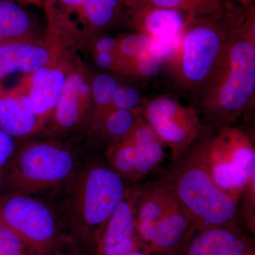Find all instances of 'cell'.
<instances>
[{
    "instance_id": "obj_6",
    "label": "cell",
    "mask_w": 255,
    "mask_h": 255,
    "mask_svg": "<svg viewBox=\"0 0 255 255\" xmlns=\"http://www.w3.org/2000/svg\"><path fill=\"white\" fill-rule=\"evenodd\" d=\"M0 224L14 233L34 255H60L61 241L54 216L41 201L15 195L0 211Z\"/></svg>"
},
{
    "instance_id": "obj_18",
    "label": "cell",
    "mask_w": 255,
    "mask_h": 255,
    "mask_svg": "<svg viewBox=\"0 0 255 255\" xmlns=\"http://www.w3.org/2000/svg\"><path fill=\"white\" fill-rule=\"evenodd\" d=\"M107 157L111 168L124 179L139 180L157 169L140 148L124 140L109 146Z\"/></svg>"
},
{
    "instance_id": "obj_25",
    "label": "cell",
    "mask_w": 255,
    "mask_h": 255,
    "mask_svg": "<svg viewBox=\"0 0 255 255\" xmlns=\"http://www.w3.org/2000/svg\"><path fill=\"white\" fill-rule=\"evenodd\" d=\"M153 43V38L138 32L117 37V65L114 73L117 74L124 64L151 48Z\"/></svg>"
},
{
    "instance_id": "obj_14",
    "label": "cell",
    "mask_w": 255,
    "mask_h": 255,
    "mask_svg": "<svg viewBox=\"0 0 255 255\" xmlns=\"http://www.w3.org/2000/svg\"><path fill=\"white\" fill-rule=\"evenodd\" d=\"M34 14L12 0H0V46L44 41Z\"/></svg>"
},
{
    "instance_id": "obj_15",
    "label": "cell",
    "mask_w": 255,
    "mask_h": 255,
    "mask_svg": "<svg viewBox=\"0 0 255 255\" xmlns=\"http://www.w3.org/2000/svg\"><path fill=\"white\" fill-rule=\"evenodd\" d=\"M140 187L127 188L123 200L114 211L97 242L95 255H106L124 240L133 236Z\"/></svg>"
},
{
    "instance_id": "obj_3",
    "label": "cell",
    "mask_w": 255,
    "mask_h": 255,
    "mask_svg": "<svg viewBox=\"0 0 255 255\" xmlns=\"http://www.w3.org/2000/svg\"><path fill=\"white\" fill-rule=\"evenodd\" d=\"M162 180L199 227L234 224L238 200L218 187L195 145L173 161Z\"/></svg>"
},
{
    "instance_id": "obj_32",
    "label": "cell",
    "mask_w": 255,
    "mask_h": 255,
    "mask_svg": "<svg viewBox=\"0 0 255 255\" xmlns=\"http://www.w3.org/2000/svg\"><path fill=\"white\" fill-rule=\"evenodd\" d=\"M122 255H146L145 253H142V252L137 251L136 250L135 251H132L130 252V253H128L127 254Z\"/></svg>"
},
{
    "instance_id": "obj_1",
    "label": "cell",
    "mask_w": 255,
    "mask_h": 255,
    "mask_svg": "<svg viewBox=\"0 0 255 255\" xmlns=\"http://www.w3.org/2000/svg\"><path fill=\"white\" fill-rule=\"evenodd\" d=\"M246 10L229 1L213 14L187 16L180 45L171 60L176 85L195 102L221 66Z\"/></svg>"
},
{
    "instance_id": "obj_17",
    "label": "cell",
    "mask_w": 255,
    "mask_h": 255,
    "mask_svg": "<svg viewBox=\"0 0 255 255\" xmlns=\"http://www.w3.org/2000/svg\"><path fill=\"white\" fill-rule=\"evenodd\" d=\"M196 227L195 218L177 199L157 225L150 243L157 251H172Z\"/></svg>"
},
{
    "instance_id": "obj_24",
    "label": "cell",
    "mask_w": 255,
    "mask_h": 255,
    "mask_svg": "<svg viewBox=\"0 0 255 255\" xmlns=\"http://www.w3.org/2000/svg\"><path fill=\"white\" fill-rule=\"evenodd\" d=\"M82 51L91 56L97 68L115 73L117 65V37L107 33H100L92 37Z\"/></svg>"
},
{
    "instance_id": "obj_28",
    "label": "cell",
    "mask_w": 255,
    "mask_h": 255,
    "mask_svg": "<svg viewBox=\"0 0 255 255\" xmlns=\"http://www.w3.org/2000/svg\"><path fill=\"white\" fill-rule=\"evenodd\" d=\"M14 138L0 128V167L6 163L14 152Z\"/></svg>"
},
{
    "instance_id": "obj_22",
    "label": "cell",
    "mask_w": 255,
    "mask_h": 255,
    "mask_svg": "<svg viewBox=\"0 0 255 255\" xmlns=\"http://www.w3.org/2000/svg\"><path fill=\"white\" fill-rule=\"evenodd\" d=\"M121 85L122 83L117 74L92 71V112L85 127L110 112L114 95Z\"/></svg>"
},
{
    "instance_id": "obj_7",
    "label": "cell",
    "mask_w": 255,
    "mask_h": 255,
    "mask_svg": "<svg viewBox=\"0 0 255 255\" xmlns=\"http://www.w3.org/2000/svg\"><path fill=\"white\" fill-rule=\"evenodd\" d=\"M142 117L177 160L194 145L204 130L199 111L185 106L173 96L160 95L142 104Z\"/></svg>"
},
{
    "instance_id": "obj_19",
    "label": "cell",
    "mask_w": 255,
    "mask_h": 255,
    "mask_svg": "<svg viewBox=\"0 0 255 255\" xmlns=\"http://www.w3.org/2000/svg\"><path fill=\"white\" fill-rule=\"evenodd\" d=\"M142 116L141 107L134 110H112L86 128L90 133L110 145L127 137Z\"/></svg>"
},
{
    "instance_id": "obj_11",
    "label": "cell",
    "mask_w": 255,
    "mask_h": 255,
    "mask_svg": "<svg viewBox=\"0 0 255 255\" xmlns=\"http://www.w3.org/2000/svg\"><path fill=\"white\" fill-rule=\"evenodd\" d=\"M0 128L14 138L29 136L44 128L19 82L11 88L0 82Z\"/></svg>"
},
{
    "instance_id": "obj_5",
    "label": "cell",
    "mask_w": 255,
    "mask_h": 255,
    "mask_svg": "<svg viewBox=\"0 0 255 255\" xmlns=\"http://www.w3.org/2000/svg\"><path fill=\"white\" fill-rule=\"evenodd\" d=\"M127 189L123 178L110 167L95 165L87 169L79 181L74 204L80 229L92 233L98 242Z\"/></svg>"
},
{
    "instance_id": "obj_12",
    "label": "cell",
    "mask_w": 255,
    "mask_h": 255,
    "mask_svg": "<svg viewBox=\"0 0 255 255\" xmlns=\"http://www.w3.org/2000/svg\"><path fill=\"white\" fill-rule=\"evenodd\" d=\"M61 53L46 39L36 43L0 46V82L14 73H33L56 59Z\"/></svg>"
},
{
    "instance_id": "obj_31",
    "label": "cell",
    "mask_w": 255,
    "mask_h": 255,
    "mask_svg": "<svg viewBox=\"0 0 255 255\" xmlns=\"http://www.w3.org/2000/svg\"><path fill=\"white\" fill-rule=\"evenodd\" d=\"M237 1L238 4L243 6V7L247 8L250 5L253 4V0H235Z\"/></svg>"
},
{
    "instance_id": "obj_9",
    "label": "cell",
    "mask_w": 255,
    "mask_h": 255,
    "mask_svg": "<svg viewBox=\"0 0 255 255\" xmlns=\"http://www.w3.org/2000/svg\"><path fill=\"white\" fill-rule=\"evenodd\" d=\"M92 70L78 54L74 56L59 100L49 122V131L63 134L85 127L92 112Z\"/></svg>"
},
{
    "instance_id": "obj_27",
    "label": "cell",
    "mask_w": 255,
    "mask_h": 255,
    "mask_svg": "<svg viewBox=\"0 0 255 255\" xmlns=\"http://www.w3.org/2000/svg\"><path fill=\"white\" fill-rule=\"evenodd\" d=\"M255 173L253 174L250 179L249 182L247 184L246 189L243 194L245 195V201L243 204L244 216L251 225L254 226L255 218Z\"/></svg>"
},
{
    "instance_id": "obj_30",
    "label": "cell",
    "mask_w": 255,
    "mask_h": 255,
    "mask_svg": "<svg viewBox=\"0 0 255 255\" xmlns=\"http://www.w3.org/2000/svg\"><path fill=\"white\" fill-rule=\"evenodd\" d=\"M21 6H24L33 5V6H43L44 0H12Z\"/></svg>"
},
{
    "instance_id": "obj_13",
    "label": "cell",
    "mask_w": 255,
    "mask_h": 255,
    "mask_svg": "<svg viewBox=\"0 0 255 255\" xmlns=\"http://www.w3.org/2000/svg\"><path fill=\"white\" fill-rule=\"evenodd\" d=\"M177 201L174 193L162 179L140 187L135 231L142 240L150 243L157 225Z\"/></svg>"
},
{
    "instance_id": "obj_29",
    "label": "cell",
    "mask_w": 255,
    "mask_h": 255,
    "mask_svg": "<svg viewBox=\"0 0 255 255\" xmlns=\"http://www.w3.org/2000/svg\"><path fill=\"white\" fill-rule=\"evenodd\" d=\"M0 255H31L23 252L13 251L0 241Z\"/></svg>"
},
{
    "instance_id": "obj_21",
    "label": "cell",
    "mask_w": 255,
    "mask_h": 255,
    "mask_svg": "<svg viewBox=\"0 0 255 255\" xmlns=\"http://www.w3.org/2000/svg\"><path fill=\"white\" fill-rule=\"evenodd\" d=\"M229 0H122V6L129 9L159 7L176 10L188 17L213 14L229 2Z\"/></svg>"
},
{
    "instance_id": "obj_8",
    "label": "cell",
    "mask_w": 255,
    "mask_h": 255,
    "mask_svg": "<svg viewBox=\"0 0 255 255\" xmlns=\"http://www.w3.org/2000/svg\"><path fill=\"white\" fill-rule=\"evenodd\" d=\"M74 167L73 153L65 145L53 141L31 142L18 153L14 177L23 191H40L64 182Z\"/></svg>"
},
{
    "instance_id": "obj_16",
    "label": "cell",
    "mask_w": 255,
    "mask_h": 255,
    "mask_svg": "<svg viewBox=\"0 0 255 255\" xmlns=\"http://www.w3.org/2000/svg\"><path fill=\"white\" fill-rule=\"evenodd\" d=\"M126 9L128 26L135 32L153 38L182 33L187 17H184L181 11L164 8H126Z\"/></svg>"
},
{
    "instance_id": "obj_23",
    "label": "cell",
    "mask_w": 255,
    "mask_h": 255,
    "mask_svg": "<svg viewBox=\"0 0 255 255\" xmlns=\"http://www.w3.org/2000/svg\"><path fill=\"white\" fill-rule=\"evenodd\" d=\"M167 58L156 46L155 41L151 48L124 64L117 71V75L124 78L148 79L155 76L162 70Z\"/></svg>"
},
{
    "instance_id": "obj_26",
    "label": "cell",
    "mask_w": 255,
    "mask_h": 255,
    "mask_svg": "<svg viewBox=\"0 0 255 255\" xmlns=\"http://www.w3.org/2000/svg\"><path fill=\"white\" fill-rule=\"evenodd\" d=\"M143 101L136 89L122 84L114 95L110 110H137L142 107Z\"/></svg>"
},
{
    "instance_id": "obj_20",
    "label": "cell",
    "mask_w": 255,
    "mask_h": 255,
    "mask_svg": "<svg viewBox=\"0 0 255 255\" xmlns=\"http://www.w3.org/2000/svg\"><path fill=\"white\" fill-rule=\"evenodd\" d=\"M242 239L234 224L204 228L189 245L187 255H224Z\"/></svg>"
},
{
    "instance_id": "obj_2",
    "label": "cell",
    "mask_w": 255,
    "mask_h": 255,
    "mask_svg": "<svg viewBox=\"0 0 255 255\" xmlns=\"http://www.w3.org/2000/svg\"><path fill=\"white\" fill-rule=\"evenodd\" d=\"M255 10L252 4L219 70L196 100V107L211 127H229L255 107Z\"/></svg>"
},
{
    "instance_id": "obj_4",
    "label": "cell",
    "mask_w": 255,
    "mask_h": 255,
    "mask_svg": "<svg viewBox=\"0 0 255 255\" xmlns=\"http://www.w3.org/2000/svg\"><path fill=\"white\" fill-rule=\"evenodd\" d=\"M203 131L194 145L220 189L239 200L255 173V148L249 135L237 127Z\"/></svg>"
},
{
    "instance_id": "obj_10",
    "label": "cell",
    "mask_w": 255,
    "mask_h": 255,
    "mask_svg": "<svg viewBox=\"0 0 255 255\" xmlns=\"http://www.w3.org/2000/svg\"><path fill=\"white\" fill-rule=\"evenodd\" d=\"M75 54L61 53L33 73L23 75L20 80L32 108L44 127L54 112Z\"/></svg>"
}]
</instances>
